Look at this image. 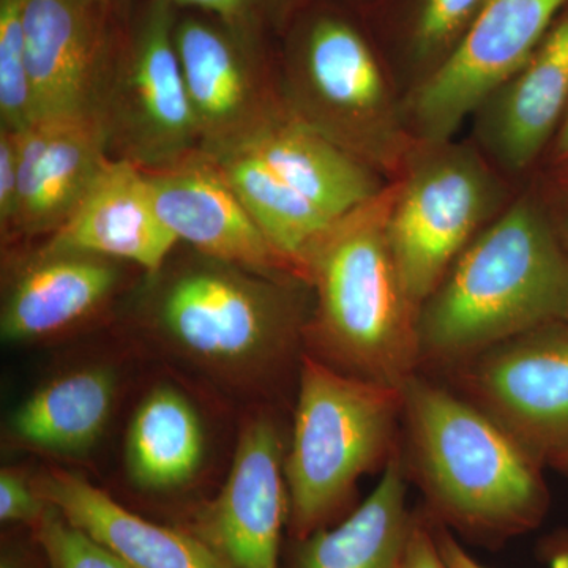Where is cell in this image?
<instances>
[{
  "instance_id": "d6986e66",
  "label": "cell",
  "mask_w": 568,
  "mask_h": 568,
  "mask_svg": "<svg viewBox=\"0 0 568 568\" xmlns=\"http://www.w3.org/2000/svg\"><path fill=\"white\" fill-rule=\"evenodd\" d=\"M32 485L74 528L134 568H220L185 529L134 514L78 474L44 470Z\"/></svg>"
},
{
  "instance_id": "f546056e",
  "label": "cell",
  "mask_w": 568,
  "mask_h": 568,
  "mask_svg": "<svg viewBox=\"0 0 568 568\" xmlns=\"http://www.w3.org/2000/svg\"><path fill=\"white\" fill-rule=\"evenodd\" d=\"M20 171L14 134L0 130V231L3 241L20 237Z\"/></svg>"
},
{
  "instance_id": "7402d4cb",
  "label": "cell",
  "mask_w": 568,
  "mask_h": 568,
  "mask_svg": "<svg viewBox=\"0 0 568 568\" xmlns=\"http://www.w3.org/2000/svg\"><path fill=\"white\" fill-rule=\"evenodd\" d=\"M114 373L103 366L54 377L18 406L10 435L22 446L59 455L91 450L110 422L115 399Z\"/></svg>"
},
{
  "instance_id": "e0dca14e",
  "label": "cell",
  "mask_w": 568,
  "mask_h": 568,
  "mask_svg": "<svg viewBox=\"0 0 568 568\" xmlns=\"http://www.w3.org/2000/svg\"><path fill=\"white\" fill-rule=\"evenodd\" d=\"M119 261L43 245L11 282L3 298V342L32 343L84 324L121 287Z\"/></svg>"
},
{
  "instance_id": "3957f363",
  "label": "cell",
  "mask_w": 568,
  "mask_h": 568,
  "mask_svg": "<svg viewBox=\"0 0 568 568\" xmlns=\"http://www.w3.org/2000/svg\"><path fill=\"white\" fill-rule=\"evenodd\" d=\"M392 197L388 182L379 196L339 220L313 253L305 338L328 365L403 388L422 361L418 306L388 233Z\"/></svg>"
},
{
  "instance_id": "30bf717a",
  "label": "cell",
  "mask_w": 568,
  "mask_h": 568,
  "mask_svg": "<svg viewBox=\"0 0 568 568\" xmlns=\"http://www.w3.org/2000/svg\"><path fill=\"white\" fill-rule=\"evenodd\" d=\"M201 151L219 155L248 141L283 108L264 43L245 39L207 14H179L174 31Z\"/></svg>"
},
{
  "instance_id": "cb8c5ba5",
  "label": "cell",
  "mask_w": 568,
  "mask_h": 568,
  "mask_svg": "<svg viewBox=\"0 0 568 568\" xmlns=\"http://www.w3.org/2000/svg\"><path fill=\"white\" fill-rule=\"evenodd\" d=\"M212 156L267 241L308 283L310 260L338 222L295 192L254 153L234 149Z\"/></svg>"
},
{
  "instance_id": "d6a6232c",
  "label": "cell",
  "mask_w": 568,
  "mask_h": 568,
  "mask_svg": "<svg viewBox=\"0 0 568 568\" xmlns=\"http://www.w3.org/2000/svg\"><path fill=\"white\" fill-rule=\"evenodd\" d=\"M549 216L568 250V164L532 175Z\"/></svg>"
},
{
  "instance_id": "d4e9b609",
  "label": "cell",
  "mask_w": 568,
  "mask_h": 568,
  "mask_svg": "<svg viewBox=\"0 0 568 568\" xmlns=\"http://www.w3.org/2000/svg\"><path fill=\"white\" fill-rule=\"evenodd\" d=\"M488 0H403L381 48L396 88L406 100L457 50Z\"/></svg>"
},
{
  "instance_id": "277c9868",
  "label": "cell",
  "mask_w": 568,
  "mask_h": 568,
  "mask_svg": "<svg viewBox=\"0 0 568 568\" xmlns=\"http://www.w3.org/2000/svg\"><path fill=\"white\" fill-rule=\"evenodd\" d=\"M276 80L295 119L388 182L402 174L416 142L405 100L379 48L355 22L327 9L295 14Z\"/></svg>"
},
{
  "instance_id": "8fae6325",
  "label": "cell",
  "mask_w": 568,
  "mask_h": 568,
  "mask_svg": "<svg viewBox=\"0 0 568 568\" xmlns=\"http://www.w3.org/2000/svg\"><path fill=\"white\" fill-rule=\"evenodd\" d=\"M287 515L282 436L271 417L257 416L242 429L219 495L175 526L197 538L220 568H282Z\"/></svg>"
},
{
  "instance_id": "2e32d148",
  "label": "cell",
  "mask_w": 568,
  "mask_h": 568,
  "mask_svg": "<svg viewBox=\"0 0 568 568\" xmlns=\"http://www.w3.org/2000/svg\"><path fill=\"white\" fill-rule=\"evenodd\" d=\"M13 134L20 171V237H51L110 163L106 133L95 115L85 114L40 119Z\"/></svg>"
},
{
  "instance_id": "5bb4252c",
  "label": "cell",
  "mask_w": 568,
  "mask_h": 568,
  "mask_svg": "<svg viewBox=\"0 0 568 568\" xmlns=\"http://www.w3.org/2000/svg\"><path fill=\"white\" fill-rule=\"evenodd\" d=\"M144 174L156 213L179 242L256 274L305 282L267 241L211 153L197 149Z\"/></svg>"
},
{
  "instance_id": "4fadbf2b",
  "label": "cell",
  "mask_w": 568,
  "mask_h": 568,
  "mask_svg": "<svg viewBox=\"0 0 568 568\" xmlns=\"http://www.w3.org/2000/svg\"><path fill=\"white\" fill-rule=\"evenodd\" d=\"M125 21L121 7L99 0H24L26 54L39 121L93 115Z\"/></svg>"
},
{
  "instance_id": "603a6c76",
  "label": "cell",
  "mask_w": 568,
  "mask_h": 568,
  "mask_svg": "<svg viewBox=\"0 0 568 568\" xmlns=\"http://www.w3.org/2000/svg\"><path fill=\"white\" fill-rule=\"evenodd\" d=\"M204 452V428L192 402L178 388H153L126 433V470L134 487L149 493L182 488L196 476Z\"/></svg>"
},
{
  "instance_id": "e575fe53",
  "label": "cell",
  "mask_w": 568,
  "mask_h": 568,
  "mask_svg": "<svg viewBox=\"0 0 568 568\" xmlns=\"http://www.w3.org/2000/svg\"><path fill=\"white\" fill-rule=\"evenodd\" d=\"M568 164V111L556 130L555 136L549 142L544 160L538 171L552 170V168L567 166ZM537 171V173H538Z\"/></svg>"
},
{
  "instance_id": "8d00e7d4",
  "label": "cell",
  "mask_w": 568,
  "mask_h": 568,
  "mask_svg": "<svg viewBox=\"0 0 568 568\" xmlns=\"http://www.w3.org/2000/svg\"><path fill=\"white\" fill-rule=\"evenodd\" d=\"M99 2L106 3V6L111 7H121L123 0H99Z\"/></svg>"
},
{
  "instance_id": "8992f818",
  "label": "cell",
  "mask_w": 568,
  "mask_h": 568,
  "mask_svg": "<svg viewBox=\"0 0 568 568\" xmlns=\"http://www.w3.org/2000/svg\"><path fill=\"white\" fill-rule=\"evenodd\" d=\"M197 254L153 275L160 280L151 316L160 334L224 375H256L283 361L305 336L310 284Z\"/></svg>"
},
{
  "instance_id": "44dd1931",
  "label": "cell",
  "mask_w": 568,
  "mask_h": 568,
  "mask_svg": "<svg viewBox=\"0 0 568 568\" xmlns=\"http://www.w3.org/2000/svg\"><path fill=\"white\" fill-rule=\"evenodd\" d=\"M407 469L396 454L361 506L331 528L291 540L290 568H395L413 529Z\"/></svg>"
},
{
  "instance_id": "7a4b0ae2",
  "label": "cell",
  "mask_w": 568,
  "mask_h": 568,
  "mask_svg": "<svg viewBox=\"0 0 568 568\" xmlns=\"http://www.w3.org/2000/svg\"><path fill=\"white\" fill-rule=\"evenodd\" d=\"M403 396L409 465L429 517L484 545L544 523L551 504L545 463L506 426L420 373L403 386Z\"/></svg>"
},
{
  "instance_id": "f1b7e54d",
  "label": "cell",
  "mask_w": 568,
  "mask_h": 568,
  "mask_svg": "<svg viewBox=\"0 0 568 568\" xmlns=\"http://www.w3.org/2000/svg\"><path fill=\"white\" fill-rule=\"evenodd\" d=\"M48 504L18 470L3 467L0 473V521L7 528L33 529L47 511Z\"/></svg>"
},
{
  "instance_id": "ba28073f",
  "label": "cell",
  "mask_w": 568,
  "mask_h": 568,
  "mask_svg": "<svg viewBox=\"0 0 568 568\" xmlns=\"http://www.w3.org/2000/svg\"><path fill=\"white\" fill-rule=\"evenodd\" d=\"M178 18L171 0H145L126 18L93 110L111 159L142 171L170 166L200 149L175 50Z\"/></svg>"
},
{
  "instance_id": "ac0fdd59",
  "label": "cell",
  "mask_w": 568,
  "mask_h": 568,
  "mask_svg": "<svg viewBox=\"0 0 568 568\" xmlns=\"http://www.w3.org/2000/svg\"><path fill=\"white\" fill-rule=\"evenodd\" d=\"M181 244L156 213L141 168L111 159L84 200L44 245L110 257L156 275Z\"/></svg>"
},
{
  "instance_id": "9a60e30c",
  "label": "cell",
  "mask_w": 568,
  "mask_h": 568,
  "mask_svg": "<svg viewBox=\"0 0 568 568\" xmlns=\"http://www.w3.org/2000/svg\"><path fill=\"white\" fill-rule=\"evenodd\" d=\"M568 111V3L523 65L470 118V140L518 182L537 173Z\"/></svg>"
},
{
  "instance_id": "484cf974",
  "label": "cell",
  "mask_w": 568,
  "mask_h": 568,
  "mask_svg": "<svg viewBox=\"0 0 568 568\" xmlns=\"http://www.w3.org/2000/svg\"><path fill=\"white\" fill-rule=\"evenodd\" d=\"M24 0H0V130L22 132L39 121L26 54Z\"/></svg>"
},
{
  "instance_id": "52a82bcc",
  "label": "cell",
  "mask_w": 568,
  "mask_h": 568,
  "mask_svg": "<svg viewBox=\"0 0 568 568\" xmlns=\"http://www.w3.org/2000/svg\"><path fill=\"white\" fill-rule=\"evenodd\" d=\"M525 182L504 173L470 138L414 142L402 174L392 181L388 233L418 312Z\"/></svg>"
},
{
  "instance_id": "83f0119b",
  "label": "cell",
  "mask_w": 568,
  "mask_h": 568,
  "mask_svg": "<svg viewBox=\"0 0 568 568\" xmlns=\"http://www.w3.org/2000/svg\"><path fill=\"white\" fill-rule=\"evenodd\" d=\"M31 530L50 568H134L74 528L50 504L39 525Z\"/></svg>"
},
{
  "instance_id": "5b68a950",
  "label": "cell",
  "mask_w": 568,
  "mask_h": 568,
  "mask_svg": "<svg viewBox=\"0 0 568 568\" xmlns=\"http://www.w3.org/2000/svg\"><path fill=\"white\" fill-rule=\"evenodd\" d=\"M403 414V388L349 375L315 354L302 357L293 437L284 457L291 540L351 514L358 478L398 454Z\"/></svg>"
},
{
  "instance_id": "4dcf8cb0",
  "label": "cell",
  "mask_w": 568,
  "mask_h": 568,
  "mask_svg": "<svg viewBox=\"0 0 568 568\" xmlns=\"http://www.w3.org/2000/svg\"><path fill=\"white\" fill-rule=\"evenodd\" d=\"M433 519V518H432ZM435 521V519H433ZM437 545L450 568H488L481 566L459 544L450 529L435 521ZM544 556L549 568H568V532H558L547 538Z\"/></svg>"
},
{
  "instance_id": "6da1fadb",
  "label": "cell",
  "mask_w": 568,
  "mask_h": 568,
  "mask_svg": "<svg viewBox=\"0 0 568 568\" xmlns=\"http://www.w3.org/2000/svg\"><path fill=\"white\" fill-rule=\"evenodd\" d=\"M560 321H568V250L530 178L422 304V366L457 368Z\"/></svg>"
},
{
  "instance_id": "ffe728a7",
  "label": "cell",
  "mask_w": 568,
  "mask_h": 568,
  "mask_svg": "<svg viewBox=\"0 0 568 568\" xmlns=\"http://www.w3.org/2000/svg\"><path fill=\"white\" fill-rule=\"evenodd\" d=\"M237 149L260 156L335 222L364 207L388 185L384 175L295 119L284 104Z\"/></svg>"
},
{
  "instance_id": "d590c367",
  "label": "cell",
  "mask_w": 568,
  "mask_h": 568,
  "mask_svg": "<svg viewBox=\"0 0 568 568\" xmlns=\"http://www.w3.org/2000/svg\"><path fill=\"white\" fill-rule=\"evenodd\" d=\"M548 465L555 467L562 476L568 477V450L549 459Z\"/></svg>"
},
{
  "instance_id": "9c48e42d",
  "label": "cell",
  "mask_w": 568,
  "mask_h": 568,
  "mask_svg": "<svg viewBox=\"0 0 568 568\" xmlns=\"http://www.w3.org/2000/svg\"><path fill=\"white\" fill-rule=\"evenodd\" d=\"M568 0H488L447 62L405 100L414 141H446L523 69Z\"/></svg>"
},
{
  "instance_id": "1f68e13d",
  "label": "cell",
  "mask_w": 568,
  "mask_h": 568,
  "mask_svg": "<svg viewBox=\"0 0 568 568\" xmlns=\"http://www.w3.org/2000/svg\"><path fill=\"white\" fill-rule=\"evenodd\" d=\"M395 568H450L437 545L435 521L425 510H414L413 529Z\"/></svg>"
},
{
  "instance_id": "836d02e7",
  "label": "cell",
  "mask_w": 568,
  "mask_h": 568,
  "mask_svg": "<svg viewBox=\"0 0 568 568\" xmlns=\"http://www.w3.org/2000/svg\"><path fill=\"white\" fill-rule=\"evenodd\" d=\"M0 568H50L43 549L31 529L24 538L7 537L0 555Z\"/></svg>"
},
{
  "instance_id": "4316f807",
  "label": "cell",
  "mask_w": 568,
  "mask_h": 568,
  "mask_svg": "<svg viewBox=\"0 0 568 568\" xmlns=\"http://www.w3.org/2000/svg\"><path fill=\"white\" fill-rule=\"evenodd\" d=\"M178 9L207 14L245 39L264 43L272 31L287 29L301 0H171Z\"/></svg>"
},
{
  "instance_id": "7c38bea8",
  "label": "cell",
  "mask_w": 568,
  "mask_h": 568,
  "mask_svg": "<svg viewBox=\"0 0 568 568\" xmlns=\"http://www.w3.org/2000/svg\"><path fill=\"white\" fill-rule=\"evenodd\" d=\"M466 398L544 463L568 450V321L544 325L457 366Z\"/></svg>"
}]
</instances>
